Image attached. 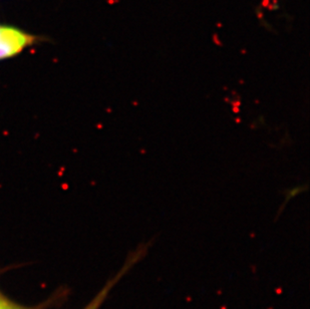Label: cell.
Returning a JSON list of instances; mask_svg holds the SVG:
<instances>
[{
	"mask_svg": "<svg viewBox=\"0 0 310 309\" xmlns=\"http://www.w3.org/2000/svg\"><path fill=\"white\" fill-rule=\"evenodd\" d=\"M145 253H146V248H143V247H141L140 249L134 251L128 259H127L126 264L122 266V268L119 270V273H117L116 276L112 277V278L105 285V287L98 292V293L97 294V296H95L83 309H100V307L102 305V303L105 302V300L107 299V295H109L110 290L114 287V285L119 283V280H121L122 277H124V275H126L127 273H128L129 270H131L132 268H133L134 266L144 257Z\"/></svg>",
	"mask_w": 310,
	"mask_h": 309,
	"instance_id": "cell-2",
	"label": "cell"
},
{
	"mask_svg": "<svg viewBox=\"0 0 310 309\" xmlns=\"http://www.w3.org/2000/svg\"><path fill=\"white\" fill-rule=\"evenodd\" d=\"M0 304H1V299H0Z\"/></svg>",
	"mask_w": 310,
	"mask_h": 309,
	"instance_id": "cell-4",
	"label": "cell"
},
{
	"mask_svg": "<svg viewBox=\"0 0 310 309\" xmlns=\"http://www.w3.org/2000/svg\"><path fill=\"white\" fill-rule=\"evenodd\" d=\"M43 38L13 24L0 22V61L18 56Z\"/></svg>",
	"mask_w": 310,
	"mask_h": 309,
	"instance_id": "cell-1",
	"label": "cell"
},
{
	"mask_svg": "<svg viewBox=\"0 0 310 309\" xmlns=\"http://www.w3.org/2000/svg\"><path fill=\"white\" fill-rule=\"evenodd\" d=\"M0 309H23L19 306H15L13 304L7 302V301H4L1 299V304H0Z\"/></svg>",
	"mask_w": 310,
	"mask_h": 309,
	"instance_id": "cell-3",
	"label": "cell"
}]
</instances>
